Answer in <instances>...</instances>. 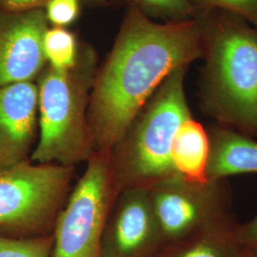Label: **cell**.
<instances>
[{"mask_svg": "<svg viewBox=\"0 0 257 257\" xmlns=\"http://www.w3.org/2000/svg\"><path fill=\"white\" fill-rule=\"evenodd\" d=\"M202 55V14L156 23L138 6L128 10L92 83L88 122L95 152L110 151L167 76Z\"/></svg>", "mask_w": 257, "mask_h": 257, "instance_id": "6da1fadb", "label": "cell"}, {"mask_svg": "<svg viewBox=\"0 0 257 257\" xmlns=\"http://www.w3.org/2000/svg\"><path fill=\"white\" fill-rule=\"evenodd\" d=\"M204 110L225 127L257 137V32L220 10H202Z\"/></svg>", "mask_w": 257, "mask_h": 257, "instance_id": "7a4b0ae2", "label": "cell"}, {"mask_svg": "<svg viewBox=\"0 0 257 257\" xmlns=\"http://www.w3.org/2000/svg\"><path fill=\"white\" fill-rule=\"evenodd\" d=\"M188 67L177 68L167 76L109 151L111 173L119 192L150 189L178 175L171 152L177 130L193 117L184 87Z\"/></svg>", "mask_w": 257, "mask_h": 257, "instance_id": "3957f363", "label": "cell"}, {"mask_svg": "<svg viewBox=\"0 0 257 257\" xmlns=\"http://www.w3.org/2000/svg\"><path fill=\"white\" fill-rule=\"evenodd\" d=\"M95 77V55L79 51L70 70L45 67L37 79L38 138L31 161L74 167L95 153L88 122V106Z\"/></svg>", "mask_w": 257, "mask_h": 257, "instance_id": "277c9868", "label": "cell"}, {"mask_svg": "<svg viewBox=\"0 0 257 257\" xmlns=\"http://www.w3.org/2000/svg\"><path fill=\"white\" fill-rule=\"evenodd\" d=\"M74 167L31 160L0 171V235L53 233L73 188Z\"/></svg>", "mask_w": 257, "mask_h": 257, "instance_id": "5b68a950", "label": "cell"}, {"mask_svg": "<svg viewBox=\"0 0 257 257\" xmlns=\"http://www.w3.org/2000/svg\"><path fill=\"white\" fill-rule=\"evenodd\" d=\"M119 193L109 151L95 152L57 215L51 257H101L103 232Z\"/></svg>", "mask_w": 257, "mask_h": 257, "instance_id": "8992f818", "label": "cell"}, {"mask_svg": "<svg viewBox=\"0 0 257 257\" xmlns=\"http://www.w3.org/2000/svg\"><path fill=\"white\" fill-rule=\"evenodd\" d=\"M149 190L164 244L230 214L225 179L194 184L177 175Z\"/></svg>", "mask_w": 257, "mask_h": 257, "instance_id": "52a82bcc", "label": "cell"}, {"mask_svg": "<svg viewBox=\"0 0 257 257\" xmlns=\"http://www.w3.org/2000/svg\"><path fill=\"white\" fill-rule=\"evenodd\" d=\"M163 244L150 190L121 191L104 229L101 257H151Z\"/></svg>", "mask_w": 257, "mask_h": 257, "instance_id": "ba28073f", "label": "cell"}, {"mask_svg": "<svg viewBox=\"0 0 257 257\" xmlns=\"http://www.w3.org/2000/svg\"><path fill=\"white\" fill-rule=\"evenodd\" d=\"M45 11L0 10V88L35 82L46 67L43 39L48 30Z\"/></svg>", "mask_w": 257, "mask_h": 257, "instance_id": "9c48e42d", "label": "cell"}, {"mask_svg": "<svg viewBox=\"0 0 257 257\" xmlns=\"http://www.w3.org/2000/svg\"><path fill=\"white\" fill-rule=\"evenodd\" d=\"M38 138L37 83L0 88V171L30 161Z\"/></svg>", "mask_w": 257, "mask_h": 257, "instance_id": "30bf717a", "label": "cell"}, {"mask_svg": "<svg viewBox=\"0 0 257 257\" xmlns=\"http://www.w3.org/2000/svg\"><path fill=\"white\" fill-rule=\"evenodd\" d=\"M238 224L230 215L211 221L190 234L167 242L151 257H241Z\"/></svg>", "mask_w": 257, "mask_h": 257, "instance_id": "8fae6325", "label": "cell"}, {"mask_svg": "<svg viewBox=\"0 0 257 257\" xmlns=\"http://www.w3.org/2000/svg\"><path fill=\"white\" fill-rule=\"evenodd\" d=\"M209 136V180H221L239 174H257V141L228 127H215Z\"/></svg>", "mask_w": 257, "mask_h": 257, "instance_id": "7c38bea8", "label": "cell"}, {"mask_svg": "<svg viewBox=\"0 0 257 257\" xmlns=\"http://www.w3.org/2000/svg\"><path fill=\"white\" fill-rule=\"evenodd\" d=\"M210 136L193 117L184 121L175 134L171 157L176 173L184 180L194 184L209 182Z\"/></svg>", "mask_w": 257, "mask_h": 257, "instance_id": "4fadbf2b", "label": "cell"}, {"mask_svg": "<svg viewBox=\"0 0 257 257\" xmlns=\"http://www.w3.org/2000/svg\"><path fill=\"white\" fill-rule=\"evenodd\" d=\"M43 50L49 66L56 70H70L77 63L79 51L75 37L63 28L47 30Z\"/></svg>", "mask_w": 257, "mask_h": 257, "instance_id": "5bb4252c", "label": "cell"}, {"mask_svg": "<svg viewBox=\"0 0 257 257\" xmlns=\"http://www.w3.org/2000/svg\"><path fill=\"white\" fill-rule=\"evenodd\" d=\"M53 233L32 237L0 235V257H51Z\"/></svg>", "mask_w": 257, "mask_h": 257, "instance_id": "9a60e30c", "label": "cell"}, {"mask_svg": "<svg viewBox=\"0 0 257 257\" xmlns=\"http://www.w3.org/2000/svg\"><path fill=\"white\" fill-rule=\"evenodd\" d=\"M138 8L171 21L195 19L199 9L193 0H134Z\"/></svg>", "mask_w": 257, "mask_h": 257, "instance_id": "2e32d148", "label": "cell"}, {"mask_svg": "<svg viewBox=\"0 0 257 257\" xmlns=\"http://www.w3.org/2000/svg\"><path fill=\"white\" fill-rule=\"evenodd\" d=\"M204 10H220L247 21L257 32V0H193Z\"/></svg>", "mask_w": 257, "mask_h": 257, "instance_id": "e0dca14e", "label": "cell"}, {"mask_svg": "<svg viewBox=\"0 0 257 257\" xmlns=\"http://www.w3.org/2000/svg\"><path fill=\"white\" fill-rule=\"evenodd\" d=\"M79 9V0H49L45 10L47 20L55 27L68 26L78 17Z\"/></svg>", "mask_w": 257, "mask_h": 257, "instance_id": "ac0fdd59", "label": "cell"}, {"mask_svg": "<svg viewBox=\"0 0 257 257\" xmlns=\"http://www.w3.org/2000/svg\"><path fill=\"white\" fill-rule=\"evenodd\" d=\"M238 238L243 247L257 248V215L246 224L239 225Z\"/></svg>", "mask_w": 257, "mask_h": 257, "instance_id": "d6986e66", "label": "cell"}, {"mask_svg": "<svg viewBox=\"0 0 257 257\" xmlns=\"http://www.w3.org/2000/svg\"><path fill=\"white\" fill-rule=\"evenodd\" d=\"M49 0H0V10L7 12H25L40 9Z\"/></svg>", "mask_w": 257, "mask_h": 257, "instance_id": "ffe728a7", "label": "cell"}, {"mask_svg": "<svg viewBox=\"0 0 257 257\" xmlns=\"http://www.w3.org/2000/svg\"><path fill=\"white\" fill-rule=\"evenodd\" d=\"M241 257H253L252 250L249 248L244 247V250H243V253H242Z\"/></svg>", "mask_w": 257, "mask_h": 257, "instance_id": "44dd1931", "label": "cell"}, {"mask_svg": "<svg viewBox=\"0 0 257 257\" xmlns=\"http://www.w3.org/2000/svg\"><path fill=\"white\" fill-rule=\"evenodd\" d=\"M252 250V254L253 257H257V248H250Z\"/></svg>", "mask_w": 257, "mask_h": 257, "instance_id": "7402d4cb", "label": "cell"}]
</instances>
